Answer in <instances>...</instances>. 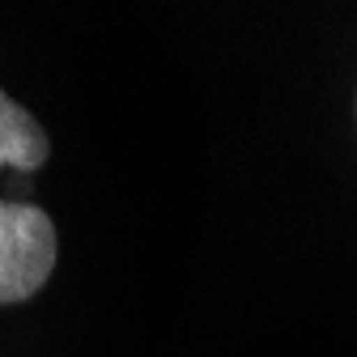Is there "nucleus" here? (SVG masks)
<instances>
[{"instance_id": "obj_1", "label": "nucleus", "mask_w": 357, "mask_h": 357, "mask_svg": "<svg viewBox=\"0 0 357 357\" xmlns=\"http://www.w3.org/2000/svg\"><path fill=\"white\" fill-rule=\"evenodd\" d=\"M52 158V137L0 89V170L34 174ZM60 255L56 221L34 200H0V306H17L52 281Z\"/></svg>"}]
</instances>
